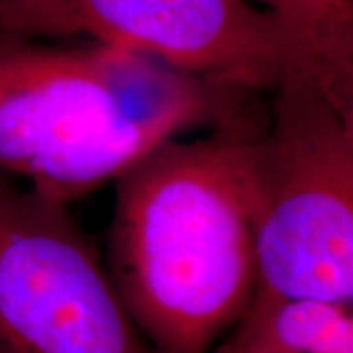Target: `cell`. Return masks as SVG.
Listing matches in <instances>:
<instances>
[{
	"mask_svg": "<svg viewBox=\"0 0 353 353\" xmlns=\"http://www.w3.org/2000/svg\"><path fill=\"white\" fill-rule=\"evenodd\" d=\"M169 139L116 179L108 273L153 353H208L257 287L245 130Z\"/></svg>",
	"mask_w": 353,
	"mask_h": 353,
	"instance_id": "cell-1",
	"label": "cell"
},
{
	"mask_svg": "<svg viewBox=\"0 0 353 353\" xmlns=\"http://www.w3.org/2000/svg\"><path fill=\"white\" fill-rule=\"evenodd\" d=\"M261 99L130 51L0 34V173L71 202Z\"/></svg>",
	"mask_w": 353,
	"mask_h": 353,
	"instance_id": "cell-2",
	"label": "cell"
},
{
	"mask_svg": "<svg viewBox=\"0 0 353 353\" xmlns=\"http://www.w3.org/2000/svg\"><path fill=\"white\" fill-rule=\"evenodd\" d=\"M243 139L257 290L352 304L353 77L290 71Z\"/></svg>",
	"mask_w": 353,
	"mask_h": 353,
	"instance_id": "cell-3",
	"label": "cell"
},
{
	"mask_svg": "<svg viewBox=\"0 0 353 353\" xmlns=\"http://www.w3.org/2000/svg\"><path fill=\"white\" fill-rule=\"evenodd\" d=\"M0 34L85 39L245 97H267L301 67L352 75L318 59L277 16L241 0H0Z\"/></svg>",
	"mask_w": 353,
	"mask_h": 353,
	"instance_id": "cell-4",
	"label": "cell"
},
{
	"mask_svg": "<svg viewBox=\"0 0 353 353\" xmlns=\"http://www.w3.org/2000/svg\"><path fill=\"white\" fill-rule=\"evenodd\" d=\"M0 353H153L69 202L2 173Z\"/></svg>",
	"mask_w": 353,
	"mask_h": 353,
	"instance_id": "cell-5",
	"label": "cell"
},
{
	"mask_svg": "<svg viewBox=\"0 0 353 353\" xmlns=\"http://www.w3.org/2000/svg\"><path fill=\"white\" fill-rule=\"evenodd\" d=\"M230 340L263 353H353L352 304L255 289Z\"/></svg>",
	"mask_w": 353,
	"mask_h": 353,
	"instance_id": "cell-6",
	"label": "cell"
},
{
	"mask_svg": "<svg viewBox=\"0 0 353 353\" xmlns=\"http://www.w3.org/2000/svg\"><path fill=\"white\" fill-rule=\"evenodd\" d=\"M277 16L318 59L353 75V0H241Z\"/></svg>",
	"mask_w": 353,
	"mask_h": 353,
	"instance_id": "cell-7",
	"label": "cell"
},
{
	"mask_svg": "<svg viewBox=\"0 0 353 353\" xmlns=\"http://www.w3.org/2000/svg\"><path fill=\"white\" fill-rule=\"evenodd\" d=\"M220 353H263V352H257V350H252V347H245V345H240V343H236V341L228 340L224 343V347L220 350Z\"/></svg>",
	"mask_w": 353,
	"mask_h": 353,
	"instance_id": "cell-8",
	"label": "cell"
}]
</instances>
